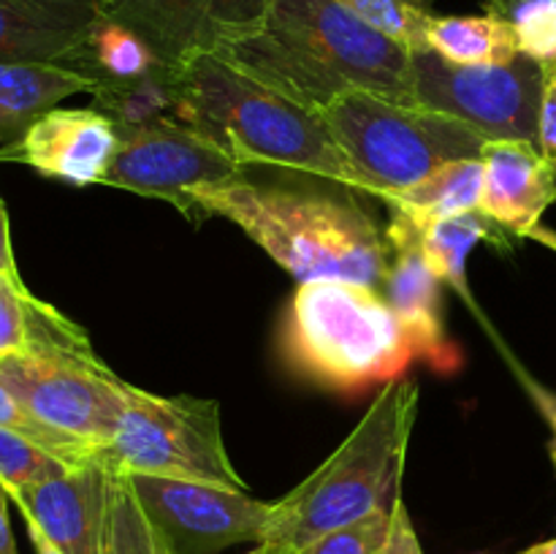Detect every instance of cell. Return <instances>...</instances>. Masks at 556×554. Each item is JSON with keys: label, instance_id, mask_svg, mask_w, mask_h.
<instances>
[{"label": "cell", "instance_id": "cell-1", "mask_svg": "<svg viewBox=\"0 0 556 554\" xmlns=\"http://www.w3.org/2000/svg\"><path fill=\"white\" fill-rule=\"evenodd\" d=\"M215 54L309 112L356 90L416 106L413 54L337 0H271L255 30Z\"/></svg>", "mask_w": 556, "mask_h": 554}, {"label": "cell", "instance_id": "cell-2", "mask_svg": "<svg viewBox=\"0 0 556 554\" xmlns=\"http://www.w3.org/2000/svg\"><path fill=\"white\" fill-rule=\"evenodd\" d=\"M206 215L226 217L242 228L299 282L348 280L383 288L391 261L389 239L358 206L239 177L190 196L185 217Z\"/></svg>", "mask_w": 556, "mask_h": 554}, {"label": "cell", "instance_id": "cell-3", "mask_svg": "<svg viewBox=\"0 0 556 554\" xmlns=\"http://www.w3.org/2000/svg\"><path fill=\"white\" fill-rule=\"evenodd\" d=\"M177 71L179 123L206 136L242 168H291L362 193L356 172L318 112L299 106L217 54H201Z\"/></svg>", "mask_w": 556, "mask_h": 554}, {"label": "cell", "instance_id": "cell-4", "mask_svg": "<svg viewBox=\"0 0 556 554\" xmlns=\"http://www.w3.org/2000/svg\"><path fill=\"white\" fill-rule=\"evenodd\" d=\"M416 407V380H389L340 449L286 498L271 503L261 541L269 554H302L326 532L394 503Z\"/></svg>", "mask_w": 556, "mask_h": 554}, {"label": "cell", "instance_id": "cell-5", "mask_svg": "<svg viewBox=\"0 0 556 554\" xmlns=\"http://www.w3.org/2000/svg\"><path fill=\"white\" fill-rule=\"evenodd\" d=\"M282 353L299 375L340 391L389 383L416 358L383 291L348 280L299 282Z\"/></svg>", "mask_w": 556, "mask_h": 554}, {"label": "cell", "instance_id": "cell-6", "mask_svg": "<svg viewBox=\"0 0 556 554\" xmlns=\"http://www.w3.org/2000/svg\"><path fill=\"white\" fill-rule=\"evenodd\" d=\"M320 117L356 172L362 193L378 199L421 182L445 163L481 158L489 144L486 136L448 114L364 90L345 92Z\"/></svg>", "mask_w": 556, "mask_h": 554}, {"label": "cell", "instance_id": "cell-7", "mask_svg": "<svg viewBox=\"0 0 556 554\" xmlns=\"http://www.w3.org/2000/svg\"><path fill=\"white\" fill-rule=\"evenodd\" d=\"M112 473L188 478L248 492L223 443L220 405L199 396H157L128 383L112 440L98 451Z\"/></svg>", "mask_w": 556, "mask_h": 554}, {"label": "cell", "instance_id": "cell-8", "mask_svg": "<svg viewBox=\"0 0 556 554\" xmlns=\"http://www.w3.org/2000/svg\"><path fill=\"white\" fill-rule=\"evenodd\" d=\"M413 54V101L448 114L489 141L516 139L538 144L546 68L519 58L494 65H456L434 52Z\"/></svg>", "mask_w": 556, "mask_h": 554}, {"label": "cell", "instance_id": "cell-9", "mask_svg": "<svg viewBox=\"0 0 556 554\" xmlns=\"http://www.w3.org/2000/svg\"><path fill=\"white\" fill-rule=\"evenodd\" d=\"M0 380L36 418L98 451L112 440L128 383L96 353L36 351L0 358Z\"/></svg>", "mask_w": 556, "mask_h": 554}, {"label": "cell", "instance_id": "cell-10", "mask_svg": "<svg viewBox=\"0 0 556 554\" xmlns=\"http://www.w3.org/2000/svg\"><path fill=\"white\" fill-rule=\"evenodd\" d=\"M239 177L244 168L199 130L177 119H157L117 128V152L101 185L163 199L185 215L195 190Z\"/></svg>", "mask_w": 556, "mask_h": 554}, {"label": "cell", "instance_id": "cell-11", "mask_svg": "<svg viewBox=\"0 0 556 554\" xmlns=\"http://www.w3.org/2000/svg\"><path fill=\"white\" fill-rule=\"evenodd\" d=\"M128 478L174 554H217L237 543L264 541L271 503H261L239 489L188 478L144 473Z\"/></svg>", "mask_w": 556, "mask_h": 554}, {"label": "cell", "instance_id": "cell-12", "mask_svg": "<svg viewBox=\"0 0 556 554\" xmlns=\"http://www.w3.org/2000/svg\"><path fill=\"white\" fill-rule=\"evenodd\" d=\"M271 0H114L106 16L139 33L157 58L182 68L264 22Z\"/></svg>", "mask_w": 556, "mask_h": 554}, {"label": "cell", "instance_id": "cell-13", "mask_svg": "<svg viewBox=\"0 0 556 554\" xmlns=\"http://www.w3.org/2000/svg\"><path fill=\"white\" fill-rule=\"evenodd\" d=\"M117 152V128L96 106L43 112L20 139L0 147V161L85 188L101 185Z\"/></svg>", "mask_w": 556, "mask_h": 554}, {"label": "cell", "instance_id": "cell-14", "mask_svg": "<svg viewBox=\"0 0 556 554\" xmlns=\"http://www.w3.org/2000/svg\"><path fill=\"white\" fill-rule=\"evenodd\" d=\"M109 489L112 470L92 459L9 492V498L63 554H101Z\"/></svg>", "mask_w": 556, "mask_h": 554}, {"label": "cell", "instance_id": "cell-15", "mask_svg": "<svg viewBox=\"0 0 556 554\" xmlns=\"http://www.w3.org/2000/svg\"><path fill=\"white\" fill-rule=\"evenodd\" d=\"M386 239L391 261L380 291L400 318L413 353L429 358L434 367L451 369L456 364V351L445 337L440 277L424 259L418 226L410 217L394 215L391 226L386 228Z\"/></svg>", "mask_w": 556, "mask_h": 554}, {"label": "cell", "instance_id": "cell-16", "mask_svg": "<svg viewBox=\"0 0 556 554\" xmlns=\"http://www.w3.org/2000/svg\"><path fill=\"white\" fill-rule=\"evenodd\" d=\"M483 217L510 237H530L556 201V168L530 141L494 139L483 147Z\"/></svg>", "mask_w": 556, "mask_h": 554}, {"label": "cell", "instance_id": "cell-17", "mask_svg": "<svg viewBox=\"0 0 556 554\" xmlns=\"http://www.w3.org/2000/svg\"><path fill=\"white\" fill-rule=\"evenodd\" d=\"M103 9L101 0H0V60L65 65Z\"/></svg>", "mask_w": 556, "mask_h": 554}, {"label": "cell", "instance_id": "cell-18", "mask_svg": "<svg viewBox=\"0 0 556 554\" xmlns=\"http://www.w3.org/2000/svg\"><path fill=\"white\" fill-rule=\"evenodd\" d=\"M36 351L96 353L79 324L33 297L20 275L0 272V358Z\"/></svg>", "mask_w": 556, "mask_h": 554}, {"label": "cell", "instance_id": "cell-19", "mask_svg": "<svg viewBox=\"0 0 556 554\" xmlns=\"http://www.w3.org/2000/svg\"><path fill=\"white\" fill-rule=\"evenodd\" d=\"M79 71L58 63H3L0 60V144L20 139L43 112L65 98L92 92Z\"/></svg>", "mask_w": 556, "mask_h": 554}, {"label": "cell", "instance_id": "cell-20", "mask_svg": "<svg viewBox=\"0 0 556 554\" xmlns=\"http://www.w3.org/2000/svg\"><path fill=\"white\" fill-rule=\"evenodd\" d=\"M65 68L79 71L92 85H119L150 76L155 71L172 68L155 54V49L144 41L136 30L125 27L123 22L106 16L103 9L101 22L92 27L79 52L65 63Z\"/></svg>", "mask_w": 556, "mask_h": 554}, {"label": "cell", "instance_id": "cell-21", "mask_svg": "<svg viewBox=\"0 0 556 554\" xmlns=\"http://www.w3.org/2000/svg\"><path fill=\"white\" fill-rule=\"evenodd\" d=\"M481 193L483 161L481 158H467V161H454L434 168L421 182L389 193L383 201L394 210V215L410 217L413 223H432L443 221V217L478 212Z\"/></svg>", "mask_w": 556, "mask_h": 554}, {"label": "cell", "instance_id": "cell-22", "mask_svg": "<svg viewBox=\"0 0 556 554\" xmlns=\"http://www.w3.org/2000/svg\"><path fill=\"white\" fill-rule=\"evenodd\" d=\"M416 226L418 239H421L424 259L432 266L434 275L440 277V282H448L467 307L481 313L476 299H472L470 286H467V255L483 239L492 244H500V248H508L510 234L494 226L481 212H467V215L443 217V221L432 223H416Z\"/></svg>", "mask_w": 556, "mask_h": 554}, {"label": "cell", "instance_id": "cell-23", "mask_svg": "<svg viewBox=\"0 0 556 554\" xmlns=\"http://www.w3.org/2000/svg\"><path fill=\"white\" fill-rule=\"evenodd\" d=\"M427 52L456 65H494L519 58L514 27L497 14L438 16L429 20Z\"/></svg>", "mask_w": 556, "mask_h": 554}, {"label": "cell", "instance_id": "cell-24", "mask_svg": "<svg viewBox=\"0 0 556 554\" xmlns=\"http://www.w3.org/2000/svg\"><path fill=\"white\" fill-rule=\"evenodd\" d=\"M92 96V106L106 114L114 128H136V125L157 123V119H177L182 106L179 90V71L163 68L150 76L119 85H98Z\"/></svg>", "mask_w": 556, "mask_h": 554}, {"label": "cell", "instance_id": "cell-25", "mask_svg": "<svg viewBox=\"0 0 556 554\" xmlns=\"http://www.w3.org/2000/svg\"><path fill=\"white\" fill-rule=\"evenodd\" d=\"M101 554H174L172 543L147 516L144 505L125 473H112Z\"/></svg>", "mask_w": 556, "mask_h": 554}, {"label": "cell", "instance_id": "cell-26", "mask_svg": "<svg viewBox=\"0 0 556 554\" xmlns=\"http://www.w3.org/2000/svg\"><path fill=\"white\" fill-rule=\"evenodd\" d=\"M383 36L394 38L407 52H427V27L434 0H337Z\"/></svg>", "mask_w": 556, "mask_h": 554}, {"label": "cell", "instance_id": "cell-27", "mask_svg": "<svg viewBox=\"0 0 556 554\" xmlns=\"http://www.w3.org/2000/svg\"><path fill=\"white\" fill-rule=\"evenodd\" d=\"M0 427L9 429V432L22 435V438L36 443L38 449H43L47 454L58 456V459L65 462L68 467H79L96 459V451H92L90 445L71 438V435L65 432H58V429H52L49 424H43L41 418L33 416V413L5 389L3 380H0Z\"/></svg>", "mask_w": 556, "mask_h": 554}, {"label": "cell", "instance_id": "cell-28", "mask_svg": "<svg viewBox=\"0 0 556 554\" xmlns=\"http://www.w3.org/2000/svg\"><path fill=\"white\" fill-rule=\"evenodd\" d=\"M497 16L514 27L519 54L543 68L556 63V0H510Z\"/></svg>", "mask_w": 556, "mask_h": 554}, {"label": "cell", "instance_id": "cell-29", "mask_svg": "<svg viewBox=\"0 0 556 554\" xmlns=\"http://www.w3.org/2000/svg\"><path fill=\"white\" fill-rule=\"evenodd\" d=\"M63 470H68V465L60 462L58 456L47 454L22 435L0 427V481L5 483L9 492L30 487V483L43 481V478L60 476Z\"/></svg>", "mask_w": 556, "mask_h": 554}, {"label": "cell", "instance_id": "cell-30", "mask_svg": "<svg viewBox=\"0 0 556 554\" xmlns=\"http://www.w3.org/2000/svg\"><path fill=\"white\" fill-rule=\"evenodd\" d=\"M394 505L396 500L364 519L326 532L324 538L309 543L302 554H380L389 543L391 525H394Z\"/></svg>", "mask_w": 556, "mask_h": 554}, {"label": "cell", "instance_id": "cell-31", "mask_svg": "<svg viewBox=\"0 0 556 554\" xmlns=\"http://www.w3.org/2000/svg\"><path fill=\"white\" fill-rule=\"evenodd\" d=\"M538 147L548 161L556 163V63L546 68V85H543L541 101V134Z\"/></svg>", "mask_w": 556, "mask_h": 554}, {"label": "cell", "instance_id": "cell-32", "mask_svg": "<svg viewBox=\"0 0 556 554\" xmlns=\"http://www.w3.org/2000/svg\"><path fill=\"white\" fill-rule=\"evenodd\" d=\"M380 554H424L421 543H418V536H416V527H413L410 511H407L402 494L396 498V505H394V525H391L389 543H386V549Z\"/></svg>", "mask_w": 556, "mask_h": 554}, {"label": "cell", "instance_id": "cell-33", "mask_svg": "<svg viewBox=\"0 0 556 554\" xmlns=\"http://www.w3.org/2000/svg\"><path fill=\"white\" fill-rule=\"evenodd\" d=\"M0 272L9 275H20L14 261V248H11V226H9V212H5L3 199H0Z\"/></svg>", "mask_w": 556, "mask_h": 554}, {"label": "cell", "instance_id": "cell-34", "mask_svg": "<svg viewBox=\"0 0 556 554\" xmlns=\"http://www.w3.org/2000/svg\"><path fill=\"white\" fill-rule=\"evenodd\" d=\"M9 500H11L9 489H5V483L0 481V554H20V552H16L14 530H11Z\"/></svg>", "mask_w": 556, "mask_h": 554}, {"label": "cell", "instance_id": "cell-35", "mask_svg": "<svg viewBox=\"0 0 556 554\" xmlns=\"http://www.w3.org/2000/svg\"><path fill=\"white\" fill-rule=\"evenodd\" d=\"M25 525H27V536H30V541H33V549H36V554H63V552H60L58 546H54L52 541H49L47 536H43V532H41V527H38L36 521L25 519Z\"/></svg>", "mask_w": 556, "mask_h": 554}, {"label": "cell", "instance_id": "cell-36", "mask_svg": "<svg viewBox=\"0 0 556 554\" xmlns=\"http://www.w3.org/2000/svg\"><path fill=\"white\" fill-rule=\"evenodd\" d=\"M530 239H538V242L548 244V248H552V250H556V231H548V228H543V226L532 228Z\"/></svg>", "mask_w": 556, "mask_h": 554}, {"label": "cell", "instance_id": "cell-37", "mask_svg": "<svg viewBox=\"0 0 556 554\" xmlns=\"http://www.w3.org/2000/svg\"><path fill=\"white\" fill-rule=\"evenodd\" d=\"M521 554H556V538L538 543V546H530L527 552H521Z\"/></svg>", "mask_w": 556, "mask_h": 554}, {"label": "cell", "instance_id": "cell-38", "mask_svg": "<svg viewBox=\"0 0 556 554\" xmlns=\"http://www.w3.org/2000/svg\"><path fill=\"white\" fill-rule=\"evenodd\" d=\"M483 3H486V9L492 11V14H503L505 5H508L510 0H483Z\"/></svg>", "mask_w": 556, "mask_h": 554}, {"label": "cell", "instance_id": "cell-39", "mask_svg": "<svg viewBox=\"0 0 556 554\" xmlns=\"http://www.w3.org/2000/svg\"><path fill=\"white\" fill-rule=\"evenodd\" d=\"M244 554H269V549H266L264 543H258V546L250 549V552H244Z\"/></svg>", "mask_w": 556, "mask_h": 554}, {"label": "cell", "instance_id": "cell-40", "mask_svg": "<svg viewBox=\"0 0 556 554\" xmlns=\"http://www.w3.org/2000/svg\"><path fill=\"white\" fill-rule=\"evenodd\" d=\"M552 459H554V467H556V438H554V445H552Z\"/></svg>", "mask_w": 556, "mask_h": 554}, {"label": "cell", "instance_id": "cell-41", "mask_svg": "<svg viewBox=\"0 0 556 554\" xmlns=\"http://www.w3.org/2000/svg\"><path fill=\"white\" fill-rule=\"evenodd\" d=\"M552 421H554V429H556V407H552Z\"/></svg>", "mask_w": 556, "mask_h": 554}, {"label": "cell", "instance_id": "cell-42", "mask_svg": "<svg viewBox=\"0 0 556 554\" xmlns=\"http://www.w3.org/2000/svg\"><path fill=\"white\" fill-rule=\"evenodd\" d=\"M101 3H103V5H109V3H114V0H101Z\"/></svg>", "mask_w": 556, "mask_h": 554}, {"label": "cell", "instance_id": "cell-43", "mask_svg": "<svg viewBox=\"0 0 556 554\" xmlns=\"http://www.w3.org/2000/svg\"><path fill=\"white\" fill-rule=\"evenodd\" d=\"M554 168H556V163H554Z\"/></svg>", "mask_w": 556, "mask_h": 554}]
</instances>
